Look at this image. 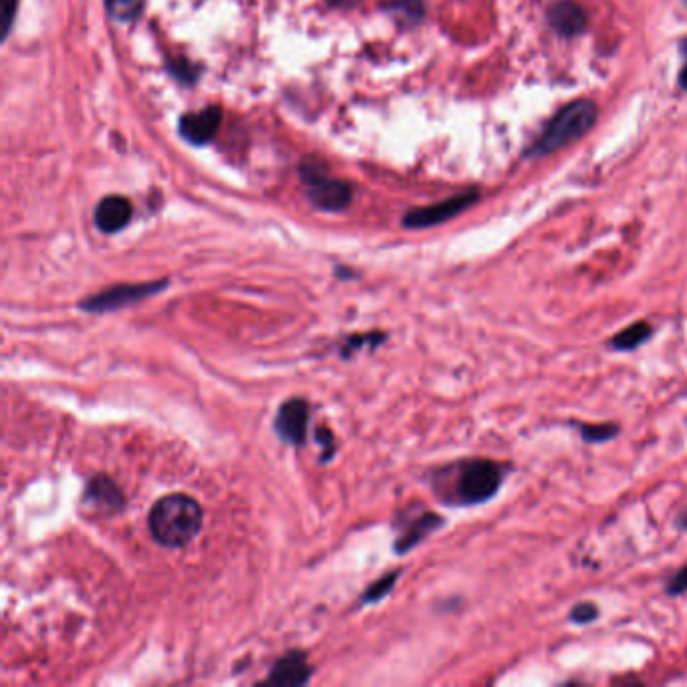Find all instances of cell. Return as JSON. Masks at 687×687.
<instances>
[{
	"label": "cell",
	"instance_id": "cell-24",
	"mask_svg": "<svg viewBox=\"0 0 687 687\" xmlns=\"http://www.w3.org/2000/svg\"><path fill=\"white\" fill-rule=\"evenodd\" d=\"M679 85H681V89L687 91V63L683 65V69H681V73H679Z\"/></svg>",
	"mask_w": 687,
	"mask_h": 687
},
{
	"label": "cell",
	"instance_id": "cell-17",
	"mask_svg": "<svg viewBox=\"0 0 687 687\" xmlns=\"http://www.w3.org/2000/svg\"><path fill=\"white\" fill-rule=\"evenodd\" d=\"M387 5L397 17H403V21L407 23H418L424 17L422 0H389Z\"/></svg>",
	"mask_w": 687,
	"mask_h": 687
},
{
	"label": "cell",
	"instance_id": "cell-11",
	"mask_svg": "<svg viewBox=\"0 0 687 687\" xmlns=\"http://www.w3.org/2000/svg\"><path fill=\"white\" fill-rule=\"evenodd\" d=\"M548 23L559 35L575 37L587 29V13L575 0H557L548 9Z\"/></svg>",
	"mask_w": 687,
	"mask_h": 687
},
{
	"label": "cell",
	"instance_id": "cell-19",
	"mask_svg": "<svg viewBox=\"0 0 687 687\" xmlns=\"http://www.w3.org/2000/svg\"><path fill=\"white\" fill-rule=\"evenodd\" d=\"M597 617H599V611H597V607L593 603H579L571 611V621L577 623V625L593 623Z\"/></svg>",
	"mask_w": 687,
	"mask_h": 687
},
{
	"label": "cell",
	"instance_id": "cell-8",
	"mask_svg": "<svg viewBox=\"0 0 687 687\" xmlns=\"http://www.w3.org/2000/svg\"><path fill=\"white\" fill-rule=\"evenodd\" d=\"M311 675H313V667L309 663L307 653L289 651L281 659L274 661V665L266 677V683L295 687V685L309 683Z\"/></svg>",
	"mask_w": 687,
	"mask_h": 687
},
{
	"label": "cell",
	"instance_id": "cell-3",
	"mask_svg": "<svg viewBox=\"0 0 687 687\" xmlns=\"http://www.w3.org/2000/svg\"><path fill=\"white\" fill-rule=\"evenodd\" d=\"M506 468L494 460H466L456 468L452 504L476 506L492 500L504 482Z\"/></svg>",
	"mask_w": 687,
	"mask_h": 687
},
{
	"label": "cell",
	"instance_id": "cell-4",
	"mask_svg": "<svg viewBox=\"0 0 687 687\" xmlns=\"http://www.w3.org/2000/svg\"><path fill=\"white\" fill-rule=\"evenodd\" d=\"M303 182L309 186V198L311 202L325 210V212H339L349 206L351 202V186L333 180L325 174V166L321 164H303L301 168Z\"/></svg>",
	"mask_w": 687,
	"mask_h": 687
},
{
	"label": "cell",
	"instance_id": "cell-13",
	"mask_svg": "<svg viewBox=\"0 0 687 687\" xmlns=\"http://www.w3.org/2000/svg\"><path fill=\"white\" fill-rule=\"evenodd\" d=\"M442 516L434 514V512H422L418 518H414L411 522H407V526L401 530V536L397 538L395 544V551L399 555L411 551V548L418 546L426 536H430L436 528H440L442 524Z\"/></svg>",
	"mask_w": 687,
	"mask_h": 687
},
{
	"label": "cell",
	"instance_id": "cell-23",
	"mask_svg": "<svg viewBox=\"0 0 687 687\" xmlns=\"http://www.w3.org/2000/svg\"><path fill=\"white\" fill-rule=\"evenodd\" d=\"M327 3H329V5H333V7L349 9V7H355V5H359L361 0H327Z\"/></svg>",
	"mask_w": 687,
	"mask_h": 687
},
{
	"label": "cell",
	"instance_id": "cell-6",
	"mask_svg": "<svg viewBox=\"0 0 687 687\" xmlns=\"http://www.w3.org/2000/svg\"><path fill=\"white\" fill-rule=\"evenodd\" d=\"M478 198H480L478 190H468V192H462V194H458L454 198H448L444 202H438V204H432V206H424V208H416V210H411V212L405 214L403 226L405 228H414V230L438 226L442 222H448V220L456 218L458 214H462L470 206H474L478 202Z\"/></svg>",
	"mask_w": 687,
	"mask_h": 687
},
{
	"label": "cell",
	"instance_id": "cell-18",
	"mask_svg": "<svg viewBox=\"0 0 687 687\" xmlns=\"http://www.w3.org/2000/svg\"><path fill=\"white\" fill-rule=\"evenodd\" d=\"M397 579H399V571L381 577L377 583L367 587V591L361 597V603H377V601H381L383 597H387L391 593V589L397 583Z\"/></svg>",
	"mask_w": 687,
	"mask_h": 687
},
{
	"label": "cell",
	"instance_id": "cell-20",
	"mask_svg": "<svg viewBox=\"0 0 687 687\" xmlns=\"http://www.w3.org/2000/svg\"><path fill=\"white\" fill-rule=\"evenodd\" d=\"M665 591H667V595H671V597H677V595L687 593V565L681 567V569L667 581Z\"/></svg>",
	"mask_w": 687,
	"mask_h": 687
},
{
	"label": "cell",
	"instance_id": "cell-1",
	"mask_svg": "<svg viewBox=\"0 0 687 687\" xmlns=\"http://www.w3.org/2000/svg\"><path fill=\"white\" fill-rule=\"evenodd\" d=\"M202 524V506L186 494H168L160 498L148 516L152 536L168 548L188 546L200 534Z\"/></svg>",
	"mask_w": 687,
	"mask_h": 687
},
{
	"label": "cell",
	"instance_id": "cell-5",
	"mask_svg": "<svg viewBox=\"0 0 687 687\" xmlns=\"http://www.w3.org/2000/svg\"><path fill=\"white\" fill-rule=\"evenodd\" d=\"M166 281H156V283H140V285H115L109 287L89 299H85L79 307L85 313H93V315H103V313H111V311H119L127 305L133 303H140L148 297L158 295L160 291L166 289Z\"/></svg>",
	"mask_w": 687,
	"mask_h": 687
},
{
	"label": "cell",
	"instance_id": "cell-26",
	"mask_svg": "<svg viewBox=\"0 0 687 687\" xmlns=\"http://www.w3.org/2000/svg\"><path fill=\"white\" fill-rule=\"evenodd\" d=\"M681 49H683V55H685V57H687V39H685V41H683V45H681Z\"/></svg>",
	"mask_w": 687,
	"mask_h": 687
},
{
	"label": "cell",
	"instance_id": "cell-7",
	"mask_svg": "<svg viewBox=\"0 0 687 687\" xmlns=\"http://www.w3.org/2000/svg\"><path fill=\"white\" fill-rule=\"evenodd\" d=\"M309 422H311L309 403L301 397H293V399H287L279 407L277 420H274V432L279 434V438L285 444L301 448L307 440Z\"/></svg>",
	"mask_w": 687,
	"mask_h": 687
},
{
	"label": "cell",
	"instance_id": "cell-15",
	"mask_svg": "<svg viewBox=\"0 0 687 687\" xmlns=\"http://www.w3.org/2000/svg\"><path fill=\"white\" fill-rule=\"evenodd\" d=\"M144 9V0H107V11L115 21H133Z\"/></svg>",
	"mask_w": 687,
	"mask_h": 687
},
{
	"label": "cell",
	"instance_id": "cell-25",
	"mask_svg": "<svg viewBox=\"0 0 687 687\" xmlns=\"http://www.w3.org/2000/svg\"><path fill=\"white\" fill-rule=\"evenodd\" d=\"M677 526L681 528V530H687V508L679 514V518H677Z\"/></svg>",
	"mask_w": 687,
	"mask_h": 687
},
{
	"label": "cell",
	"instance_id": "cell-2",
	"mask_svg": "<svg viewBox=\"0 0 687 687\" xmlns=\"http://www.w3.org/2000/svg\"><path fill=\"white\" fill-rule=\"evenodd\" d=\"M597 105L591 99H579L563 107L544 127L538 140L526 150V158H544L577 140L593 129Z\"/></svg>",
	"mask_w": 687,
	"mask_h": 687
},
{
	"label": "cell",
	"instance_id": "cell-16",
	"mask_svg": "<svg viewBox=\"0 0 687 687\" xmlns=\"http://www.w3.org/2000/svg\"><path fill=\"white\" fill-rule=\"evenodd\" d=\"M581 436L589 444H603L619 436V426L615 424H583L581 426Z\"/></svg>",
	"mask_w": 687,
	"mask_h": 687
},
{
	"label": "cell",
	"instance_id": "cell-21",
	"mask_svg": "<svg viewBox=\"0 0 687 687\" xmlns=\"http://www.w3.org/2000/svg\"><path fill=\"white\" fill-rule=\"evenodd\" d=\"M17 9H19V0H0V13H3V35L5 37L11 33Z\"/></svg>",
	"mask_w": 687,
	"mask_h": 687
},
{
	"label": "cell",
	"instance_id": "cell-9",
	"mask_svg": "<svg viewBox=\"0 0 687 687\" xmlns=\"http://www.w3.org/2000/svg\"><path fill=\"white\" fill-rule=\"evenodd\" d=\"M222 121V111L220 107H206L196 113H188L180 119V135L186 142L194 146H204L210 140H214V135L220 127Z\"/></svg>",
	"mask_w": 687,
	"mask_h": 687
},
{
	"label": "cell",
	"instance_id": "cell-12",
	"mask_svg": "<svg viewBox=\"0 0 687 687\" xmlns=\"http://www.w3.org/2000/svg\"><path fill=\"white\" fill-rule=\"evenodd\" d=\"M131 220V204L123 196H107L95 208V226L103 234L123 230Z\"/></svg>",
	"mask_w": 687,
	"mask_h": 687
},
{
	"label": "cell",
	"instance_id": "cell-14",
	"mask_svg": "<svg viewBox=\"0 0 687 687\" xmlns=\"http://www.w3.org/2000/svg\"><path fill=\"white\" fill-rule=\"evenodd\" d=\"M651 335H653L651 325L645 321H639V323H633V325L625 327L623 331H619L609 341V345L615 351H633V349H639L643 343H647L651 339Z\"/></svg>",
	"mask_w": 687,
	"mask_h": 687
},
{
	"label": "cell",
	"instance_id": "cell-22",
	"mask_svg": "<svg viewBox=\"0 0 687 687\" xmlns=\"http://www.w3.org/2000/svg\"><path fill=\"white\" fill-rule=\"evenodd\" d=\"M317 442H319V446L325 450V454H323V460L327 462V460H331L333 456H335V452H337V446H335V438H333V434L327 430V428H319L317 430Z\"/></svg>",
	"mask_w": 687,
	"mask_h": 687
},
{
	"label": "cell",
	"instance_id": "cell-10",
	"mask_svg": "<svg viewBox=\"0 0 687 687\" xmlns=\"http://www.w3.org/2000/svg\"><path fill=\"white\" fill-rule=\"evenodd\" d=\"M83 504L97 514H113L125 506V498L119 486L109 476L101 474L89 480L83 494Z\"/></svg>",
	"mask_w": 687,
	"mask_h": 687
}]
</instances>
